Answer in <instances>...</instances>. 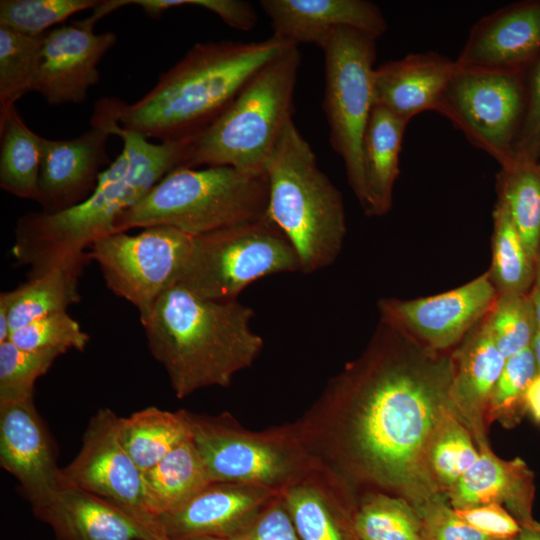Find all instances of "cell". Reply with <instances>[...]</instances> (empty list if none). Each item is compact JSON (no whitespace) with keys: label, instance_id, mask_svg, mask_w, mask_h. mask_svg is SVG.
Wrapping results in <instances>:
<instances>
[{"label":"cell","instance_id":"cell-31","mask_svg":"<svg viewBox=\"0 0 540 540\" xmlns=\"http://www.w3.org/2000/svg\"><path fill=\"white\" fill-rule=\"evenodd\" d=\"M501 200L505 202L524 248L535 263L540 251V169L518 162L502 168Z\"/></svg>","mask_w":540,"mask_h":540},{"label":"cell","instance_id":"cell-36","mask_svg":"<svg viewBox=\"0 0 540 540\" xmlns=\"http://www.w3.org/2000/svg\"><path fill=\"white\" fill-rule=\"evenodd\" d=\"M506 358L498 350L486 324L472 342L462 366L459 393L471 407L489 401Z\"/></svg>","mask_w":540,"mask_h":540},{"label":"cell","instance_id":"cell-40","mask_svg":"<svg viewBox=\"0 0 540 540\" xmlns=\"http://www.w3.org/2000/svg\"><path fill=\"white\" fill-rule=\"evenodd\" d=\"M536 375L531 346L507 358L489 398L491 409L504 411L512 409L519 403L524 405L526 390Z\"/></svg>","mask_w":540,"mask_h":540},{"label":"cell","instance_id":"cell-20","mask_svg":"<svg viewBox=\"0 0 540 540\" xmlns=\"http://www.w3.org/2000/svg\"><path fill=\"white\" fill-rule=\"evenodd\" d=\"M495 290L487 276L452 291L410 301H387V316L436 347L454 343L491 306Z\"/></svg>","mask_w":540,"mask_h":540},{"label":"cell","instance_id":"cell-47","mask_svg":"<svg viewBox=\"0 0 540 540\" xmlns=\"http://www.w3.org/2000/svg\"><path fill=\"white\" fill-rule=\"evenodd\" d=\"M519 540H540V523L535 520L520 524Z\"/></svg>","mask_w":540,"mask_h":540},{"label":"cell","instance_id":"cell-9","mask_svg":"<svg viewBox=\"0 0 540 540\" xmlns=\"http://www.w3.org/2000/svg\"><path fill=\"white\" fill-rule=\"evenodd\" d=\"M300 270L295 249L266 213L194 237L178 284L204 298L238 300L246 287L261 278Z\"/></svg>","mask_w":540,"mask_h":540},{"label":"cell","instance_id":"cell-52","mask_svg":"<svg viewBox=\"0 0 540 540\" xmlns=\"http://www.w3.org/2000/svg\"><path fill=\"white\" fill-rule=\"evenodd\" d=\"M490 540H519L518 536L514 538H508V539H490Z\"/></svg>","mask_w":540,"mask_h":540},{"label":"cell","instance_id":"cell-24","mask_svg":"<svg viewBox=\"0 0 540 540\" xmlns=\"http://www.w3.org/2000/svg\"><path fill=\"white\" fill-rule=\"evenodd\" d=\"M347 485L328 471L281 493L301 540H357Z\"/></svg>","mask_w":540,"mask_h":540},{"label":"cell","instance_id":"cell-33","mask_svg":"<svg viewBox=\"0 0 540 540\" xmlns=\"http://www.w3.org/2000/svg\"><path fill=\"white\" fill-rule=\"evenodd\" d=\"M530 260L512 221L507 205L500 199L495 216L494 275L503 295H522L534 277Z\"/></svg>","mask_w":540,"mask_h":540},{"label":"cell","instance_id":"cell-5","mask_svg":"<svg viewBox=\"0 0 540 540\" xmlns=\"http://www.w3.org/2000/svg\"><path fill=\"white\" fill-rule=\"evenodd\" d=\"M267 215L295 249L300 272L330 266L346 233L342 195L292 119L266 164Z\"/></svg>","mask_w":540,"mask_h":540},{"label":"cell","instance_id":"cell-29","mask_svg":"<svg viewBox=\"0 0 540 540\" xmlns=\"http://www.w3.org/2000/svg\"><path fill=\"white\" fill-rule=\"evenodd\" d=\"M0 187L24 199H37L44 138L32 131L13 107L0 124Z\"/></svg>","mask_w":540,"mask_h":540},{"label":"cell","instance_id":"cell-49","mask_svg":"<svg viewBox=\"0 0 540 540\" xmlns=\"http://www.w3.org/2000/svg\"><path fill=\"white\" fill-rule=\"evenodd\" d=\"M532 301L537 329H540V288L535 287L532 294H530Z\"/></svg>","mask_w":540,"mask_h":540},{"label":"cell","instance_id":"cell-25","mask_svg":"<svg viewBox=\"0 0 540 540\" xmlns=\"http://www.w3.org/2000/svg\"><path fill=\"white\" fill-rule=\"evenodd\" d=\"M408 122L374 105L362 141V167L368 214L387 212L399 173V155Z\"/></svg>","mask_w":540,"mask_h":540},{"label":"cell","instance_id":"cell-38","mask_svg":"<svg viewBox=\"0 0 540 540\" xmlns=\"http://www.w3.org/2000/svg\"><path fill=\"white\" fill-rule=\"evenodd\" d=\"M487 325L506 359L531 346L537 324L530 295H502Z\"/></svg>","mask_w":540,"mask_h":540},{"label":"cell","instance_id":"cell-48","mask_svg":"<svg viewBox=\"0 0 540 540\" xmlns=\"http://www.w3.org/2000/svg\"><path fill=\"white\" fill-rule=\"evenodd\" d=\"M531 348L535 359L537 374H540V329H537L533 337Z\"/></svg>","mask_w":540,"mask_h":540},{"label":"cell","instance_id":"cell-32","mask_svg":"<svg viewBox=\"0 0 540 540\" xmlns=\"http://www.w3.org/2000/svg\"><path fill=\"white\" fill-rule=\"evenodd\" d=\"M352 526L357 540H423L417 512L405 501L383 494L356 507Z\"/></svg>","mask_w":540,"mask_h":540},{"label":"cell","instance_id":"cell-16","mask_svg":"<svg viewBox=\"0 0 540 540\" xmlns=\"http://www.w3.org/2000/svg\"><path fill=\"white\" fill-rule=\"evenodd\" d=\"M539 54L540 0H529L480 18L454 61L462 70L524 73Z\"/></svg>","mask_w":540,"mask_h":540},{"label":"cell","instance_id":"cell-51","mask_svg":"<svg viewBox=\"0 0 540 540\" xmlns=\"http://www.w3.org/2000/svg\"><path fill=\"white\" fill-rule=\"evenodd\" d=\"M162 540H170V539L163 538ZM187 540H227V539L216 538V537H199V538H193V539H187Z\"/></svg>","mask_w":540,"mask_h":540},{"label":"cell","instance_id":"cell-12","mask_svg":"<svg viewBox=\"0 0 540 540\" xmlns=\"http://www.w3.org/2000/svg\"><path fill=\"white\" fill-rule=\"evenodd\" d=\"M194 237L172 227L154 226L129 235L116 232L94 242L88 250L106 286L136 307L141 324L158 298L178 284Z\"/></svg>","mask_w":540,"mask_h":540},{"label":"cell","instance_id":"cell-43","mask_svg":"<svg viewBox=\"0 0 540 540\" xmlns=\"http://www.w3.org/2000/svg\"><path fill=\"white\" fill-rule=\"evenodd\" d=\"M227 540H301L281 494Z\"/></svg>","mask_w":540,"mask_h":540},{"label":"cell","instance_id":"cell-17","mask_svg":"<svg viewBox=\"0 0 540 540\" xmlns=\"http://www.w3.org/2000/svg\"><path fill=\"white\" fill-rule=\"evenodd\" d=\"M0 465L19 481L32 508L64 486L33 398L0 403Z\"/></svg>","mask_w":540,"mask_h":540},{"label":"cell","instance_id":"cell-44","mask_svg":"<svg viewBox=\"0 0 540 540\" xmlns=\"http://www.w3.org/2000/svg\"><path fill=\"white\" fill-rule=\"evenodd\" d=\"M454 510L470 526L492 539L514 538L521 530L517 519L498 503Z\"/></svg>","mask_w":540,"mask_h":540},{"label":"cell","instance_id":"cell-23","mask_svg":"<svg viewBox=\"0 0 540 540\" xmlns=\"http://www.w3.org/2000/svg\"><path fill=\"white\" fill-rule=\"evenodd\" d=\"M533 477L521 459L504 461L482 448L475 463L451 487V505L463 509L506 503L517 521H533Z\"/></svg>","mask_w":540,"mask_h":540},{"label":"cell","instance_id":"cell-1","mask_svg":"<svg viewBox=\"0 0 540 540\" xmlns=\"http://www.w3.org/2000/svg\"><path fill=\"white\" fill-rule=\"evenodd\" d=\"M445 412L440 390L379 342L330 379L292 424L309 453L345 484L407 490Z\"/></svg>","mask_w":540,"mask_h":540},{"label":"cell","instance_id":"cell-37","mask_svg":"<svg viewBox=\"0 0 540 540\" xmlns=\"http://www.w3.org/2000/svg\"><path fill=\"white\" fill-rule=\"evenodd\" d=\"M97 0H1L0 25L27 35L43 34L71 15L97 8Z\"/></svg>","mask_w":540,"mask_h":540},{"label":"cell","instance_id":"cell-53","mask_svg":"<svg viewBox=\"0 0 540 540\" xmlns=\"http://www.w3.org/2000/svg\"><path fill=\"white\" fill-rule=\"evenodd\" d=\"M537 165H538V167H539V169H540V157H539V159H538Z\"/></svg>","mask_w":540,"mask_h":540},{"label":"cell","instance_id":"cell-21","mask_svg":"<svg viewBox=\"0 0 540 540\" xmlns=\"http://www.w3.org/2000/svg\"><path fill=\"white\" fill-rule=\"evenodd\" d=\"M33 511L51 526L56 540H158L121 508L69 485L33 507Z\"/></svg>","mask_w":540,"mask_h":540},{"label":"cell","instance_id":"cell-3","mask_svg":"<svg viewBox=\"0 0 540 540\" xmlns=\"http://www.w3.org/2000/svg\"><path fill=\"white\" fill-rule=\"evenodd\" d=\"M254 310L238 300L204 298L181 284L166 290L142 323L149 350L178 399L207 387L227 388L264 347L251 328Z\"/></svg>","mask_w":540,"mask_h":540},{"label":"cell","instance_id":"cell-28","mask_svg":"<svg viewBox=\"0 0 540 540\" xmlns=\"http://www.w3.org/2000/svg\"><path fill=\"white\" fill-rule=\"evenodd\" d=\"M84 266H55L30 277L16 289L1 293L9 307L11 333L48 315L67 311L70 305L77 303L80 300L78 280Z\"/></svg>","mask_w":540,"mask_h":540},{"label":"cell","instance_id":"cell-30","mask_svg":"<svg viewBox=\"0 0 540 540\" xmlns=\"http://www.w3.org/2000/svg\"><path fill=\"white\" fill-rule=\"evenodd\" d=\"M46 33L27 35L0 25V124L35 90Z\"/></svg>","mask_w":540,"mask_h":540},{"label":"cell","instance_id":"cell-39","mask_svg":"<svg viewBox=\"0 0 540 540\" xmlns=\"http://www.w3.org/2000/svg\"><path fill=\"white\" fill-rule=\"evenodd\" d=\"M9 341L29 351L56 350L64 354L70 349L83 351L89 335L67 311H62L13 331Z\"/></svg>","mask_w":540,"mask_h":540},{"label":"cell","instance_id":"cell-34","mask_svg":"<svg viewBox=\"0 0 540 540\" xmlns=\"http://www.w3.org/2000/svg\"><path fill=\"white\" fill-rule=\"evenodd\" d=\"M478 456L467 430L445 412L428 449L427 459L434 474L443 484L452 487Z\"/></svg>","mask_w":540,"mask_h":540},{"label":"cell","instance_id":"cell-11","mask_svg":"<svg viewBox=\"0 0 540 540\" xmlns=\"http://www.w3.org/2000/svg\"><path fill=\"white\" fill-rule=\"evenodd\" d=\"M435 111L505 168L524 118V73L456 68Z\"/></svg>","mask_w":540,"mask_h":540},{"label":"cell","instance_id":"cell-45","mask_svg":"<svg viewBox=\"0 0 540 540\" xmlns=\"http://www.w3.org/2000/svg\"><path fill=\"white\" fill-rule=\"evenodd\" d=\"M182 6H198L219 16L229 26L250 31L257 23V13L253 6L241 0H181Z\"/></svg>","mask_w":540,"mask_h":540},{"label":"cell","instance_id":"cell-2","mask_svg":"<svg viewBox=\"0 0 540 540\" xmlns=\"http://www.w3.org/2000/svg\"><path fill=\"white\" fill-rule=\"evenodd\" d=\"M94 111L122 139V151L81 203L56 213L29 212L20 217L12 252L20 264L31 267L30 277L55 266L85 265L92 244L115 233L116 221L125 211L188 161L196 136L154 144L119 124L114 98L99 100Z\"/></svg>","mask_w":540,"mask_h":540},{"label":"cell","instance_id":"cell-4","mask_svg":"<svg viewBox=\"0 0 540 540\" xmlns=\"http://www.w3.org/2000/svg\"><path fill=\"white\" fill-rule=\"evenodd\" d=\"M290 45L274 36L197 43L142 98L130 105L115 98L117 120L124 129L161 142L197 136Z\"/></svg>","mask_w":540,"mask_h":540},{"label":"cell","instance_id":"cell-18","mask_svg":"<svg viewBox=\"0 0 540 540\" xmlns=\"http://www.w3.org/2000/svg\"><path fill=\"white\" fill-rule=\"evenodd\" d=\"M280 494L257 486L213 482L174 512L157 520L164 538L228 539Z\"/></svg>","mask_w":540,"mask_h":540},{"label":"cell","instance_id":"cell-15","mask_svg":"<svg viewBox=\"0 0 540 540\" xmlns=\"http://www.w3.org/2000/svg\"><path fill=\"white\" fill-rule=\"evenodd\" d=\"M112 135L95 112L91 128L66 140L44 138L36 201L46 213H56L84 201L93 192L103 166H109L106 143Z\"/></svg>","mask_w":540,"mask_h":540},{"label":"cell","instance_id":"cell-7","mask_svg":"<svg viewBox=\"0 0 540 540\" xmlns=\"http://www.w3.org/2000/svg\"><path fill=\"white\" fill-rule=\"evenodd\" d=\"M300 65V50L290 45L258 71L221 116L195 137L185 167L230 166L265 173L293 119Z\"/></svg>","mask_w":540,"mask_h":540},{"label":"cell","instance_id":"cell-27","mask_svg":"<svg viewBox=\"0 0 540 540\" xmlns=\"http://www.w3.org/2000/svg\"><path fill=\"white\" fill-rule=\"evenodd\" d=\"M118 433L123 447L142 472L192 439L187 410L170 412L154 406L119 417Z\"/></svg>","mask_w":540,"mask_h":540},{"label":"cell","instance_id":"cell-6","mask_svg":"<svg viewBox=\"0 0 540 540\" xmlns=\"http://www.w3.org/2000/svg\"><path fill=\"white\" fill-rule=\"evenodd\" d=\"M267 206L265 173L230 166L179 167L117 219L115 233L166 226L198 237L259 219Z\"/></svg>","mask_w":540,"mask_h":540},{"label":"cell","instance_id":"cell-26","mask_svg":"<svg viewBox=\"0 0 540 540\" xmlns=\"http://www.w3.org/2000/svg\"><path fill=\"white\" fill-rule=\"evenodd\" d=\"M142 479L145 508L155 519L174 512L211 483L192 439L143 471Z\"/></svg>","mask_w":540,"mask_h":540},{"label":"cell","instance_id":"cell-13","mask_svg":"<svg viewBox=\"0 0 540 540\" xmlns=\"http://www.w3.org/2000/svg\"><path fill=\"white\" fill-rule=\"evenodd\" d=\"M118 421L119 416L109 408H101L91 417L80 451L61 469L63 483L121 508L162 540L158 520L145 508L143 472L120 441Z\"/></svg>","mask_w":540,"mask_h":540},{"label":"cell","instance_id":"cell-41","mask_svg":"<svg viewBox=\"0 0 540 540\" xmlns=\"http://www.w3.org/2000/svg\"><path fill=\"white\" fill-rule=\"evenodd\" d=\"M525 113L514 146L518 162L537 163L540 157V54L524 72Z\"/></svg>","mask_w":540,"mask_h":540},{"label":"cell","instance_id":"cell-19","mask_svg":"<svg viewBox=\"0 0 540 540\" xmlns=\"http://www.w3.org/2000/svg\"><path fill=\"white\" fill-rule=\"evenodd\" d=\"M274 37L292 45H322L335 29L348 27L377 38L387 28L381 9L366 0H262Z\"/></svg>","mask_w":540,"mask_h":540},{"label":"cell","instance_id":"cell-10","mask_svg":"<svg viewBox=\"0 0 540 540\" xmlns=\"http://www.w3.org/2000/svg\"><path fill=\"white\" fill-rule=\"evenodd\" d=\"M377 37L348 27L333 30L320 46L324 55L323 110L332 149L342 158L348 183L365 212L368 199L362 141L374 106Z\"/></svg>","mask_w":540,"mask_h":540},{"label":"cell","instance_id":"cell-14","mask_svg":"<svg viewBox=\"0 0 540 540\" xmlns=\"http://www.w3.org/2000/svg\"><path fill=\"white\" fill-rule=\"evenodd\" d=\"M128 4L130 0L103 1L88 18L47 31L34 91L51 105L84 102L99 81V62L117 40L112 32L96 34L94 25Z\"/></svg>","mask_w":540,"mask_h":540},{"label":"cell","instance_id":"cell-46","mask_svg":"<svg viewBox=\"0 0 540 540\" xmlns=\"http://www.w3.org/2000/svg\"><path fill=\"white\" fill-rule=\"evenodd\" d=\"M524 405L533 418L540 422V374L535 376L527 388Z\"/></svg>","mask_w":540,"mask_h":540},{"label":"cell","instance_id":"cell-42","mask_svg":"<svg viewBox=\"0 0 540 540\" xmlns=\"http://www.w3.org/2000/svg\"><path fill=\"white\" fill-rule=\"evenodd\" d=\"M423 540H490L474 529L453 508L444 504L431 503L417 512Z\"/></svg>","mask_w":540,"mask_h":540},{"label":"cell","instance_id":"cell-50","mask_svg":"<svg viewBox=\"0 0 540 540\" xmlns=\"http://www.w3.org/2000/svg\"><path fill=\"white\" fill-rule=\"evenodd\" d=\"M537 262H538V267H537V273H536V285H535V287L540 288V251H539L538 258H537Z\"/></svg>","mask_w":540,"mask_h":540},{"label":"cell","instance_id":"cell-22","mask_svg":"<svg viewBox=\"0 0 540 540\" xmlns=\"http://www.w3.org/2000/svg\"><path fill=\"white\" fill-rule=\"evenodd\" d=\"M455 69L454 60L434 51L388 61L374 69V105L407 122L424 111H435Z\"/></svg>","mask_w":540,"mask_h":540},{"label":"cell","instance_id":"cell-35","mask_svg":"<svg viewBox=\"0 0 540 540\" xmlns=\"http://www.w3.org/2000/svg\"><path fill=\"white\" fill-rule=\"evenodd\" d=\"M62 354L56 350H25L9 340L0 343V403L33 398L36 380Z\"/></svg>","mask_w":540,"mask_h":540},{"label":"cell","instance_id":"cell-8","mask_svg":"<svg viewBox=\"0 0 540 540\" xmlns=\"http://www.w3.org/2000/svg\"><path fill=\"white\" fill-rule=\"evenodd\" d=\"M192 440L209 480L257 486L283 493L327 469L306 449L292 423L254 431L229 412L188 411Z\"/></svg>","mask_w":540,"mask_h":540}]
</instances>
